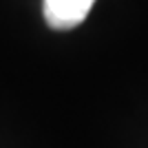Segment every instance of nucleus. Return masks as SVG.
<instances>
[{
	"label": "nucleus",
	"mask_w": 148,
	"mask_h": 148,
	"mask_svg": "<svg viewBox=\"0 0 148 148\" xmlns=\"http://www.w3.org/2000/svg\"><path fill=\"white\" fill-rule=\"evenodd\" d=\"M95 0H44L42 13L51 29L69 31L86 20Z\"/></svg>",
	"instance_id": "nucleus-1"
}]
</instances>
